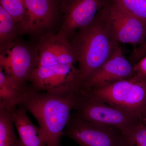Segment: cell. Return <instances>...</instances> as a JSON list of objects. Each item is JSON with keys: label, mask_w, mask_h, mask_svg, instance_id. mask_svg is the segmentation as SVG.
<instances>
[{"label": "cell", "mask_w": 146, "mask_h": 146, "mask_svg": "<svg viewBox=\"0 0 146 146\" xmlns=\"http://www.w3.org/2000/svg\"><path fill=\"white\" fill-rule=\"evenodd\" d=\"M36 65L29 84L43 92H68L80 90L77 58L68 37L58 33L41 36L35 48Z\"/></svg>", "instance_id": "6da1fadb"}, {"label": "cell", "mask_w": 146, "mask_h": 146, "mask_svg": "<svg viewBox=\"0 0 146 146\" xmlns=\"http://www.w3.org/2000/svg\"><path fill=\"white\" fill-rule=\"evenodd\" d=\"M80 90L43 92L29 84L23 92L19 106L34 116L45 136L47 146H61L60 140L77 106Z\"/></svg>", "instance_id": "7a4b0ae2"}, {"label": "cell", "mask_w": 146, "mask_h": 146, "mask_svg": "<svg viewBox=\"0 0 146 146\" xmlns=\"http://www.w3.org/2000/svg\"><path fill=\"white\" fill-rule=\"evenodd\" d=\"M101 11L95 21L79 30L70 42L77 58L81 86L108 60L119 45Z\"/></svg>", "instance_id": "3957f363"}, {"label": "cell", "mask_w": 146, "mask_h": 146, "mask_svg": "<svg viewBox=\"0 0 146 146\" xmlns=\"http://www.w3.org/2000/svg\"><path fill=\"white\" fill-rule=\"evenodd\" d=\"M82 91L141 120L146 108V78L136 75L100 88Z\"/></svg>", "instance_id": "277c9868"}, {"label": "cell", "mask_w": 146, "mask_h": 146, "mask_svg": "<svg viewBox=\"0 0 146 146\" xmlns=\"http://www.w3.org/2000/svg\"><path fill=\"white\" fill-rule=\"evenodd\" d=\"M0 68L20 90L29 86V80L36 65L35 49L17 39L0 46Z\"/></svg>", "instance_id": "5b68a950"}, {"label": "cell", "mask_w": 146, "mask_h": 146, "mask_svg": "<svg viewBox=\"0 0 146 146\" xmlns=\"http://www.w3.org/2000/svg\"><path fill=\"white\" fill-rule=\"evenodd\" d=\"M74 110L84 120L116 128L121 131L141 120L82 90Z\"/></svg>", "instance_id": "8992f818"}, {"label": "cell", "mask_w": 146, "mask_h": 146, "mask_svg": "<svg viewBox=\"0 0 146 146\" xmlns=\"http://www.w3.org/2000/svg\"><path fill=\"white\" fill-rule=\"evenodd\" d=\"M63 136L80 146H125L119 129L84 120L75 112L71 115Z\"/></svg>", "instance_id": "52a82bcc"}, {"label": "cell", "mask_w": 146, "mask_h": 146, "mask_svg": "<svg viewBox=\"0 0 146 146\" xmlns=\"http://www.w3.org/2000/svg\"><path fill=\"white\" fill-rule=\"evenodd\" d=\"M118 43L141 46L146 41V23L131 16L108 0L101 11Z\"/></svg>", "instance_id": "ba28073f"}, {"label": "cell", "mask_w": 146, "mask_h": 146, "mask_svg": "<svg viewBox=\"0 0 146 146\" xmlns=\"http://www.w3.org/2000/svg\"><path fill=\"white\" fill-rule=\"evenodd\" d=\"M108 0H64L63 22L59 33L69 38L92 23Z\"/></svg>", "instance_id": "9c48e42d"}, {"label": "cell", "mask_w": 146, "mask_h": 146, "mask_svg": "<svg viewBox=\"0 0 146 146\" xmlns=\"http://www.w3.org/2000/svg\"><path fill=\"white\" fill-rule=\"evenodd\" d=\"M133 65L126 58L118 45L109 59L84 82L80 90L97 89L134 75Z\"/></svg>", "instance_id": "30bf717a"}, {"label": "cell", "mask_w": 146, "mask_h": 146, "mask_svg": "<svg viewBox=\"0 0 146 146\" xmlns=\"http://www.w3.org/2000/svg\"><path fill=\"white\" fill-rule=\"evenodd\" d=\"M24 1L25 13L19 25V33L39 34L52 26L56 16L55 0Z\"/></svg>", "instance_id": "8fae6325"}, {"label": "cell", "mask_w": 146, "mask_h": 146, "mask_svg": "<svg viewBox=\"0 0 146 146\" xmlns=\"http://www.w3.org/2000/svg\"><path fill=\"white\" fill-rule=\"evenodd\" d=\"M11 116L20 138V146H47L43 131L32 122L23 108L11 110Z\"/></svg>", "instance_id": "7c38bea8"}, {"label": "cell", "mask_w": 146, "mask_h": 146, "mask_svg": "<svg viewBox=\"0 0 146 146\" xmlns=\"http://www.w3.org/2000/svg\"><path fill=\"white\" fill-rule=\"evenodd\" d=\"M23 92L10 81L0 68V108L12 109L19 106Z\"/></svg>", "instance_id": "4fadbf2b"}, {"label": "cell", "mask_w": 146, "mask_h": 146, "mask_svg": "<svg viewBox=\"0 0 146 146\" xmlns=\"http://www.w3.org/2000/svg\"><path fill=\"white\" fill-rule=\"evenodd\" d=\"M11 110L0 108V146H20L14 131Z\"/></svg>", "instance_id": "5bb4252c"}, {"label": "cell", "mask_w": 146, "mask_h": 146, "mask_svg": "<svg viewBox=\"0 0 146 146\" xmlns=\"http://www.w3.org/2000/svg\"><path fill=\"white\" fill-rule=\"evenodd\" d=\"M18 33H19V25L0 5V46L16 40Z\"/></svg>", "instance_id": "9a60e30c"}, {"label": "cell", "mask_w": 146, "mask_h": 146, "mask_svg": "<svg viewBox=\"0 0 146 146\" xmlns=\"http://www.w3.org/2000/svg\"><path fill=\"white\" fill-rule=\"evenodd\" d=\"M125 146H146V125L141 120L122 131Z\"/></svg>", "instance_id": "2e32d148"}, {"label": "cell", "mask_w": 146, "mask_h": 146, "mask_svg": "<svg viewBox=\"0 0 146 146\" xmlns=\"http://www.w3.org/2000/svg\"><path fill=\"white\" fill-rule=\"evenodd\" d=\"M111 1L122 10L146 23V0Z\"/></svg>", "instance_id": "e0dca14e"}, {"label": "cell", "mask_w": 146, "mask_h": 146, "mask_svg": "<svg viewBox=\"0 0 146 146\" xmlns=\"http://www.w3.org/2000/svg\"><path fill=\"white\" fill-rule=\"evenodd\" d=\"M1 6L12 16L20 25L25 13L24 0H0Z\"/></svg>", "instance_id": "ac0fdd59"}, {"label": "cell", "mask_w": 146, "mask_h": 146, "mask_svg": "<svg viewBox=\"0 0 146 146\" xmlns=\"http://www.w3.org/2000/svg\"><path fill=\"white\" fill-rule=\"evenodd\" d=\"M134 74L146 78V56L133 65Z\"/></svg>", "instance_id": "d6986e66"}, {"label": "cell", "mask_w": 146, "mask_h": 146, "mask_svg": "<svg viewBox=\"0 0 146 146\" xmlns=\"http://www.w3.org/2000/svg\"><path fill=\"white\" fill-rule=\"evenodd\" d=\"M146 56V41L143 44L134 49L133 53V59L139 60Z\"/></svg>", "instance_id": "ffe728a7"}, {"label": "cell", "mask_w": 146, "mask_h": 146, "mask_svg": "<svg viewBox=\"0 0 146 146\" xmlns=\"http://www.w3.org/2000/svg\"><path fill=\"white\" fill-rule=\"evenodd\" d=\"M145 119H146V108L145 110V112H144L143 115V117H142L141 120Z\"/></svg>", "instance_id": "44dd1931"}, {"label": "cell", "mask_w": 146, "mask_h": 146, "mask_svg": "<svg viewBox=\"0 0 146 146\" xmlns=\"http://www.w3.org/2000/svg\"><path fill=\"white\" fill-rule=\"evenodd\" d=\"M141 120H142V121H143V122L144 123H145V124L146 125V119H142Z\"/></svg>", "instance_id": "7402d4cb"}]
</instances>
